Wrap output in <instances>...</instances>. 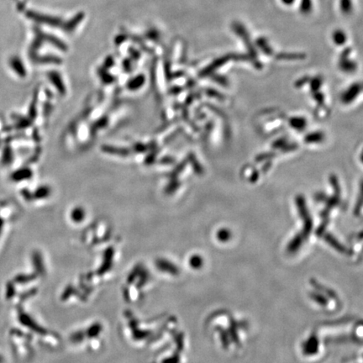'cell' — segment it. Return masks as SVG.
Segmentation results:
<instances>
[{"label":"cell","mask_w":363,"mask_h":363,"mask_svg":"<svg viewBox=\"0 0 363 363\" xmlns=\"http://www.w3.org/2000/svg\"><path fill=\"white\" fill-rule=\"evenodd\" d=\"M233 31H235V33L238 35L240 37L242 38L244 42H245L246 47L248 48L249 50L251 51L253 55H254L255 51L254 48L252 47V42L250 40V35H249L248 32L246 31V29L245 28L244 25H242L239 22H235L233 23L232 25Z\"/></svg>","instance_id":"6da1fadb"},{"label":"cell","mask_w":363,"mask_h":363,"mask_svg":"<svg viewBox=\"0 0 363 363\" xmlns=\"http://www.w3.org/2000/svg\"><path fill=\"white\" fill-rule=\"evenodd\" d=\"M333 40L336 45H343L346 40V35L344 31L342 30H336V31L333 32L332 35Z\"/></svg>","instance_id":"7a4b0ae2"},{"label":"cell","mask_w":363,"mask_h":363,"mask_svg":"<svg viewBox=\"0 0 363 363\" xmlns=\"http://www.w3.org/2000/svg\"><path fill=\"white\" fill-rule=\"evenodd\" d=\"M340 9L344 15H350L353 10L352 0H340Z\"/></svg>","instance_id":"3957f363"},{"label":"cell","mask_w":363,"mask_h":363,"mask_svg":"<svg viewBox=\"0 0 363 363\" xmlns=\"http://www.w3.org/2000/svg\"><path fill=\"white\" fill-rule=\"evenodd\" d=\"M257 45H258V47H260L261 50L263 51L264 52L267 54V55H271L272 52H273V50H272L269 44L267 42V40L266 38H258V40H257Z\"/></svg>","instance_id":"277c9868"},{"label":"cell","mask_w":363,"mask_h":363,"mask_svg":"<svg viewBox=\"0 0 363 363\" xmlns=\"http://www.w3.org/2000/svg\"><path fill=\"white\" fill-rule=\"evenodd\" d=\"M313 9V2L312 0H301L299 4V10L302 14L308 15L312 11Z\"/></svg>","instance_id":"5b68a950"},{"label":"cell","mask_w":363,"mask_h":363,"mask_svg":"<svg viewBox=\"0 0 363 363\" xmlns=\"http://www.w3.org/2000/svg\"><path fill=\"white\" fill-rule=\"evenodd\" d=\"M35 277L33 275L26 276V275H21V276L16 277V281L18 282H30L31 280L34 279Z\"/></svg>","instance_id":"8992f818"},{"label":"cell","mask_w":363,"mask_h":363,"mask_svg":"<svg viewBox=\"0 0 363 363\" xmlns=\"http://www.w3.org/2000/svg\"><path fill=\"white\" fill-rule=\"evenodd\" d=\"M282 3H284L286 5H291L293 3H294L295 0H281Z\"/></svg>","instance_id":"52a82bcc"},{"label":"cell","mask_w":363,"mask_h":363,"mask_svg":"<svg viewBox=\"0 0 363 363\" xmlns=\"http://www.w3.org/2000/svg\"><path fill=\"white\" fill-rule=\"evenodd\" d=\"M4 362H5V360H4V357H3L2 354H0V363H4Z\"/></svg>","instance_id":"ba28073f"}]
</instances>
